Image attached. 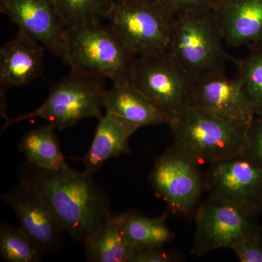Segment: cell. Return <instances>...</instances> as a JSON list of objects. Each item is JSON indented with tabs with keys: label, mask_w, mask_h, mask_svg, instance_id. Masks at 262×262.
<instances>
[{
	"label": "cell",
	"mask_w": 262,
	"mask_h": 262,
	"mask_svg": "<svg viewBox=\"0 0 262 262\" xmlns=\"http://www.w3.org/2000/svg\"><path fill=\"white\" fill-rule=\"evenodd\" d=\"M18 174L19 183L39 194L80 244H85L111 214L110 196L86 170H46L26 161Z\"/></svg>",
	"instance_id": "1"
},
{
	"label": "cell",
	"mask_w": 262,
	"mask_h": 262,
	"mask_svg": "<svg viewBox=\"0 0 262 262\" xmlns=\"http://www.w3.org/2000/svg\"><path fill=\"white\" fill-rule=\"evenodd\" d=\"M214 10L177 15L168 51L191 82L226 72L230 56Z\"/></svg>",
	"instance_id": "2"
},
{
	"label": "cell",
	"mask_w": 262,
	"mask_h": 262,
	"mask_svg": "<svg viewBox=\"0 0 262 262\" xmlns=\"http://www.w3.org/2000/svg\"><path fill=\"white\" fill-rule=\"evenodd\" d=\"M135 57L111 24L96 22L67 29L62 60L71 70L122 84L128 82Z\"/></svg>",
	"instance_id": "3"
},
{
	"label": "cell",
	"mask_w": 262,
	"mask_h": 262,
	"mask_svg": "<svg viewBox=\"0 0 262 262\" xmlns=\"http://www.w3.org/2000/svg\"><path fill=\"white\" fill-rule=\"evenodd\" d=\"M251 123L220 118L189 105L168 125L173 144L200 164L211 165L245 153Z\"/></svg>",
	"instance_id": "4"
},
{
	"label": "cell",
	"mask_w": 262,
	"mask_h": 262,
	"mask_svg": "<svg viewBox=\"0 0 262 262\" xmlns=\"http://www.w3.org/2000/svg\"><path fill=\"white\" fill-rule=\"evenodd\" d=\"M107 89L103 78L71 70L70 75L52 84L46 101L30 113L5 120L2 131L33 119L47 120L59 130L73 127L85 119L103 116Z\"/></svg>",
	"instance_id": "5"
},
{
	"label": "cell",
	"mask_w": 262,
	"mask_h": 262,
	"mask_svg": "<svg viewBox=\"0 0 262 262\" xmlns=\"http://www.w3.org/2000/svg\"><path fill=\"white\" fill-rule=\"evenodd\" d=\"M128 81L168 117L169 123L190 105L192 82L168 51L136 56Z\"/></svg>",
	"instance_id": "6"
},
{
	"label": "cell",
	"mask_w": 262,
	"mask_h": 262,
	"mask_svg": "<svg viewBox=\"0 0 262 262\" xmlns=\"http://www.w3.org/2000/svg\"><path fill=\"white\" fill-rule=\"evenodd\" d=\"M199 163L173 144L155 161L149 182L169 212L181 216L195 213L206 189Z\"/></svg>",
	"instance_id": "7"
},
{
	"label": "cell",
	"mask_w": 262,
	"mask_h": 262,
	"mask_svg": "<svg viewBox=\"0 0 262 262\" xmlns=\"http://www.w3.org/2000/svg\"><path fill=\"white\" fill-rule=\"evenodd\" d=\"M174 15L156 3H115L107 20L135 56L168 51Z\"/></svg>",
	"instance_id": "8"
},
{
	"label": "cell",
	"mask_w": 262,
	"mask_h": 262,
	"mask_svg": "<svg viewBox=\"0 0 262 262\" xmlns=\"http://www.w3.org/2000/svg\"><path fill=\"white\" fill-rule=\"evenodd\" d=\"M256 215L229 202L208 196L194 213L192 253L202 256L221 248H230L245 236L261 229Z\"/></svg>",
	"instance_id": "9"
},
{
	"label": "cell",
	"mask_w": 262,
	"mask_h": 262,
	"mask_svg": "<svg viewBox=\"0 0 262 262\" xmlns=\"http://www.w3.org/2000/svg\"><path fill=\"white\" fill-rule=\"evenodd\" d=\"M205 177L209 196L258 215L262 212V166L246 153L209 165Z\"/></svg>",
	"instance_id": "10"
},
{
	"label": "cell",
	"mask_w": 262,
	"mask_h": 262,
	"mask_svg": "<svg viewBox=\"0 0 262 262\" xmlns=\"http://www.w3.org/2000/svg\"><path fill=\"white\" fill-rule=\"evenodd\" d=\"M25 231L45 255L61 251L66 229L49 205L39 194L18 183L3 195Z\"/></svg>",
	"instance_id": "11"
},
{
	"label": "cell",
	"mask_w": 262,
	"mask_h": 262,
	"mask_svg": "<svg viewBox=\"0 0 262 262\" xmlns=\"http://www.w3.org/2000/svg\"><path fill=\"white\" fill-rule=\"evenodd\" d=\"M0 11L9 17L18 32L63 59L67 28L50 0H0Z\"/></svg>",
	"instance_id": "12"
},
{
	"label": "cell",
	"mask_w": 262,
	"mask_h": 262,
	"mask_svg": "<svg viewBox=\"0 0 262 262\" xmlns=\"http://www.w3.org/2000/svg\"><path fill=\"white\" fill-rule=\"evenodd\" d=\"M190 105L220 118L251 123L255 115L238 77L226 72L192 82Z\"/></svg>",
	"instance_id": "13"
},
{
	"label": "cell",
	"mask_w": 262,
	"mask_h": 262,
	"mask_svg": "<svg viewBox=\"0 0 262 262\" xmlns=\"http://www.w3.org/2000/svg\"><path fill=\"white\" fill-rule=\"evenodd\" d=\"M46 48L24 33L16 35L0 48V94L12 87L30 83L44 71Z\"/></svg>",
	"instance_id": "14"
},
{
	"label": "cell",
	"mask_w": 262,
	"mask_h": 262,
	"mask_svg": "<svg viewBox=\"0 0 262 262\" xmlns=\"http://www.w3.org/2000/svg\"><path fill=\"white\" fill-rule=\"evenodd\" d=\"M225 44L249 46L262 34V0H222L214 10Z\"/></svg>",
	"instance_id": "15"
},
{
	"label": "cell",
	"mask_w": 262,
	"mask_h": 262,
	"mask_svg": "<svg viewBox=\"0 0 262 262\" xmlns=\"http://www.w3.org/2000/svg\"><path fill=\"white\" fill-rule=\"evenodd\" d=\"M98 121L92 144L83 158L84 170L92 174L99 170L107 160L129 154V140L138 130L113 114L105 113Z\"/></svg>",
	"instance_id": "16"
},
{
	"label": "cell",
	"mask_w": 262,
	"mask_h": 262,
	"mask_svg": "<svg viewBox=\"0 0 262 262\" xmlns=\"http://www.w3.org/2000/svg\"><path fill=\"white\" fill-rule=\"evenodd\" d=\"M103 108L137 129L169 123L168 117L129 81L106 91Z\"/></svg>",
	"instance_id": "17"
},
{
	"label": "cell",
	"mask_w": 262,
	"mask_h": 262,
	"mask_svg": "<svg viewBox=\"0 0 262 262\" xmlns=\"http://www.w3.org/2000/svg\"><path fill=\"white\" fill-rule=\"evenodd\" d=\"M91 262H128L133 247L124 233L122 213L110 214L101 228L84 245Z\"/></svg>",
	"instance_id": "18"
},
{
	"label": "cell",
	"mask_w": 262,
	"mask_h": 262,
	"mask_svg": "<svg viewBox=\"0 0 262 262\" xmlns=\"http://www.w3.org/2000/svg\"><path fill=\"white\" fill-rule=\"evenodd\" d=\"M56 127L51 123L36 127L26 133L19 141L18 151L27 162L46 170L68 168L57 137Z\"/></svg>",
	"instance_id": "19"
},
{
	"label": "cell",
	"mask_w": 262,
	"mask_h": 262,
	"mask_svg": "<svg viewBox=\"0 0 262 262\" xmlns=\"http://www.w3.org/2000/svg\"><path fill=\"white\" fill-rule=\"evenodd\" d=\"M168 213L159 217H148L139 212L122 213L124 233L133 248L159 247L173 239L167 224Z\"/></svg>",
	"instance_id": "20"
},
{
	"label": "cell",
	"mask_w": 262,
	"mask_h": 262,
	"mask_svg": "<svg viewBox=\"0 0 262 262\" xmlns=\"http://www.w3.org/2000/svg\"><path fill=\"white\" fill-rule=\"evenodd\" d=\"M66 28L101 22L116 0H50Z\"/></svg>",
	"instance_id": "21"
},
{
	"label": "cell",
	"mask_w": 262,
	"mask_h": 262,
	"mask_svg": "<svg viewBox=\"0 0 262 262\" xmlns=\"http://www.w3.org/2000/svg\"><path fill=\"white\" fill-rule=\"evenodd\" d=\"M0 254L8 262H39L46 256L21 227L10 224L0 228Z\"/></svg>",
	"instance_id": "22"
},
{
	"label": "cell",
	"mask_w": 262,
	"mask_h": 262,
	"mask_svg": "<svg viewBox=\"0 0 262 262\" xmlns=\"http://www.w3.org/2000/svg\"><path fill=\"white\" fill-rule=\"evenodd\" d=\"M237 77L244 86L255 116H262V44L248 46L247 54L237 62Z\"/></svg>",
	"instance_id": "23"
},
{
	"label": "cell",
	"mask_w": 262,
	"mask_h": 262,
	"mask_svg": "<svg viewBox=\"0 0 262 262\" xmlns=\"http://www.w3.org/2000/svg\"><path fill=\"white\" fill-rule=\"evenodd\" d=\"M239 261L262 262L261 229L248 234L230 248Z\"/></svg>",
	"instance_id": "24"
},
{
	"label": "cell",
	"mask_w": 262,
	"mask_h": 262,
	"mask_svg": "<svg viewBox=\"0 0 262 262\" xmlns=\"http://www.w3.org/2000/svg\"><path fill=\"white\" fill-rule=\"evenodd\" d=\"M222 0H155L164 10L177 16L196 10H214Z\"/></svg>",
	"instance_id": "25"
},
{
	"label": "cell",
	"mask_w": 262,
	"mask_h": 262,
	"mask_svg": "<svg viewBox=\"0 0 262 262\" xmlns=\"http://www.w3.org/2000/svg\"><path fill=\"white\" fill-rule=\"evenodd\" d=\"M178 253L159 247L133 248L128 262H172L177 261Z\"/></svg>",
	"instance_id": "26"
},
{
	"label": "cell",
	"mask_w": 262,
	"mask_h": 262,
	"mask_svg": "<svg viewBox=\"0 0 262 262\" xmlns=\"http://www.w3.org/2000/svg\"><path fill=\"white\" fill-rule=\"evenodd\" d=\"M245 153L262 166V116H255L250 125Z\"/></svg>",
	"instance_id": "27"
},
{
	"label": "cell",
	"mask_w": 262,
	"mask_h": 262,
	"mask_svg": "<svg viewBox=\"0 0 262 262\" xmlns=\"http://www.w3.org/2000/svg\"><path fill=\"white\" fill-rule=\"evenodd\" d=\"M116 2L122 4H141V3H153L155 0H116Z\"/></svg>",
	"instance_id": "28"
},
{
	"label": "cell",
	"mask_w": 262,
	"mask_h": 262,
	"mask_svg": "<svg viewBox=\"0 0 262 262\" xmlns=\"http://www.w3.org/2000/svg\"><path fill=\"white\" fill-rule=\"evenodd\" d=\"M256 43H259V44H262V34L261 35V37H260L259 39H258L257 42H256ZM256 43H254V44H256Z\"/></svg>",
	"instance_id": "29"
}]
</instances>
